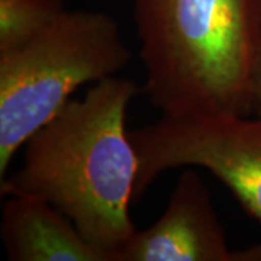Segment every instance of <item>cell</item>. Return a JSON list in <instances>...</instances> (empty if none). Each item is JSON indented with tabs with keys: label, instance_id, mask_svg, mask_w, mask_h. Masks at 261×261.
I'll return each mask as SVG.
<instances>
[{
	"label": "cell",
	"instance_id": "cell-1",
	"mask_svg": "<svg viewBox=\"0 0 261 261\" xmlns=\"http://www.w3.org/2000/svg\"><path fill=\"white\" fill-rule=\"evenodd\" d=\"M140 87L113 75L70 99L23 145L22 166L0 180V196H39L56 206L96 248L116 260L135 235L130 205L140 159L126 112Z\"/></svg>",
	"mask_w": 261,
	"mask_h": 261
},
{
	"label": "cell",
	"instance_id": "cell-2",
	"mask_svg": "<svg viewBox=\"0 0 261 261\" xmlns=\"http://www.w3.org/2000/svg\"><path fill=\"white\" fill-rule=\"evenodd\" d=\"M144 92L163 116L251 115L261 0H132Z\"/></svg>",
	"mask_w": 261,
	"mask_h": 261
},
{
	"label": "cell",
	"instance_id": "cell-3",
	"mask_svg": "<svg viewBox=\"0 0 261 261\" xmlns=\"http://www.w3.org/2000/svg\"><path fill=\"white\" fill-rule=\"evenodd\" d=\"M129 61L118 22L102 10H64L25 47L0 54V180L80 86L118 75Z\"/></svg>",
	"mask_w": 261,
	"mask_h": 261
},
{
	"label": "cell",
	"instance_id": "cell-4",
	"mask_svg": "<svg viewBox=\"0 0 261 261\" xmlns=\"http://www.w3.org/2000/svg\"><path fill=\"white\" fill-rule=\"evenodd\" d=\"M140 159L134 200L166 170L202 167L231 190L248 216L261 225V118L205 113L163 116L130 130Z\"/></svg>",
	"mask_w": 261,
	"mask_h": 261
},
{
	"label": "cell",
	"instance_id": "cell-5",
	"mask_svg": "<svg viewBox=\"0 0 261 261\" xmlns=\"http://www.w3.org/2000/svg\"><path fill=\"white\" fill-rule=\"evenodd\" d=\"M115 261H235L211 192L197 171L180 174L163 215L137 231Z\"/></svg>",
	"mask_w": 261,
	"mask_h": 261
},
{
	"label": "cell",
	"instance_id": "cell-6",
	"mask_svg": "<svg viewBox=\"0 0 261 261\" xmlns=\"http://www.w3.org/2000/svg\"><path fill=\"white\" fill-rule=\"evenodd\" d=\"M0 235L12 261H111L61 211L39 196H6Z\"/></svg>",
	"mask_w": 261,
	"mask_h": 261
},
{
	"label": "cell",
	"instance_id": "cell-7",
	"mask_svg": "<svg viewBox=\"0 0 261 261\" xmlns=\"http://www.w3.org/2000/svg\"><path fill=\"white\" fill-rule=\"evenodd\" d=\"M64 10V0H0V54L25 47Z\"/></svg>",
	"mask_w": 261,
	"mask_h": 261
},
{
	"label": "cell",
	"instance_id": "cell-8",
	"mask_svg": "<svg viewBox=\"0 0 261 261\" xmlns=\"http://www.w3.org/2000/svg\"><path fill=\"white\" fill-rule=\"evenodd\" d=\"M250 105H251V115L261 118V41L257 58L254 63V68H252Z\"/></svg>",
	"mask_w": 261,
	"mask_h": 261
}]
</instances>
